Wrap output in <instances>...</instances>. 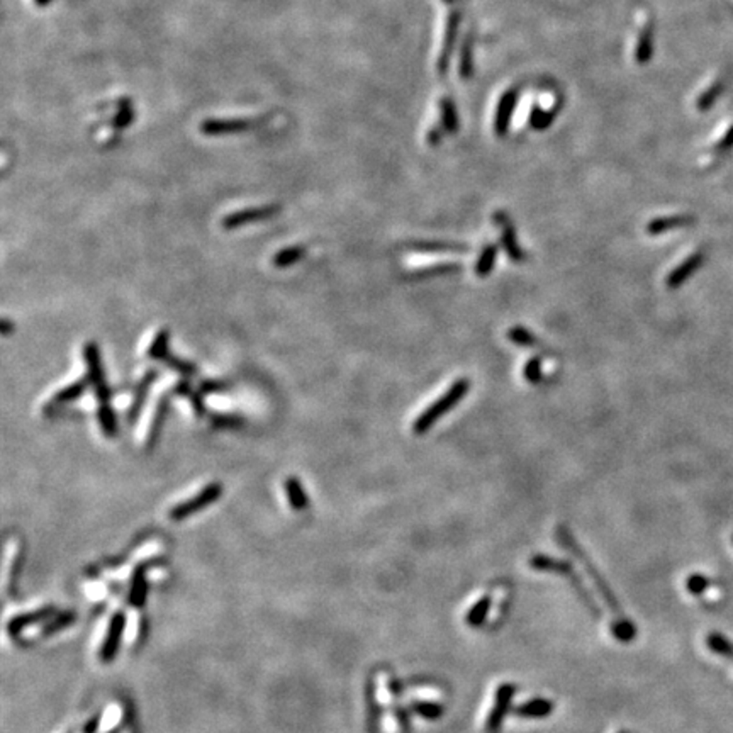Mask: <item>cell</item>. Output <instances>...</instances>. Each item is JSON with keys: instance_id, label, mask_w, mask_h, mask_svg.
I'll use <instances>...</instances> for the list:
<instances>
[{"instance_id": "cell-29", "label": "cell", "mask_w": 733, "mask_h": 733, "mask_svg": "<svg viewBox=\"0 0 733 733\" xmlns=\"http://www.w3.org/2000/svg\"><path fill=\"white\" fill-rule=\"evenodd\" d=\"M409 708L413 713L430 719V722H435V719H438L445 713L443 706H441V703H436V701H413Z\"/></svg>"}, {"instance_id": "cell-38", "label": "cell", "mask_w": 733, "mask_h": 733, "mask_svg": "<svg viewBox=\"0 0 733 733\" xmlns=\"http://www.w3.org/2000/svg\"><path fill=\"white\" fill-rule=\"evenodd\" d=\"M228 389H229V384H226L224 381H213V379H207V381L201 384L199 392H201L202 396H206V394H214V392H224V391H228Z\"/></svg>"}, {"instance_id": "cell-30", "label": "cell", "mask_w": 733, "mask_h": 733, "mask_svg": "<svg viewBox=\"0 0 733 733\" xmlns=\"http://www.w3.org/2000/svg\"><path fill=\"white\" fill-rule=\"evenodd\" d=\"M304 255H306V248H304V246H289V248H284L280 250L279 253H275V257H273V265H275L277 268H287L290 267V265L297 263L299 260H302Z\"/></svg>"}, {"instance_id": "cell-4", "label": "cell", "mask_w": 733, "mask_h": 733, "mask_svg": "<svg viewBox=\"0 0 733 733\" xmlns=\"http://www.w3.org/2000/svg\"><path fill=\"white\" fill-rule=\"evenodd\" d=\"M83 359H85L87 364V377L90 381L92 386H94L95 397L99 401V404H109L110 396H112V391L107 386L104 377V369H102V360H100V350L97 347V343L88 342L83 347Z\"/></svg>"}, {"instance_id": "cell-37", "label": "cell", "mask_w": 733, "mask_h": 733, "mask_svg": "<svg viewBox=\"0 0 733 733\" xmlns=\"http://www.w3.org/2000/svg\"><path fill=\"white\" fill-rule=\"evenodd\" d=\"M708 587H710V579L708 577L701 576V574H692V576H690L686 579L687 593H691L695 596L705 594V591L708 589Z\"/></svg>"}, {"instance_id": "cell-2", "label": "cell", "mask_w": 733, "mask_h": 733, "mask_svg": "<svg viewBox=\"0 0 733 733\" xmlns=\"http://www.w3.org/2000/svg\"><path fill=\"white\" fill-rule=\"evenodd\" d=\"M555 537H557V540L560 543V547H562L564 550H567L569 554L574 555L579 562L582 564V567H584V571L587 572V576L591 577L594 582L596 589L599 591V594H601V598L604 599V603L608 604L609 608L613 609L615 613H620V604H618L615 594H613V591L609 589L606 581L603 579L601 574L598 572V569L594 567V564L591 562V559L587 557V554L584 550H582V547L577 543L576 538H574V535L571 532H569L567 528L565 527H559L557 529H555Z\"/></svg>"}, {"instance_id": "cell-12", "label": "cell", "mask_w": 733, "mask_h": 733, "mask_svg": "<svg viewBox=\"0 0 733 733\" xmlns=\"http://www.w3.org/2000/svg\"><path fill=\"white\" fill-rule=\"evenodd\" d=\"M507 339L516 347L533 348V350L545 352V355L555 357V352L550 347H547L533 331L524 328V326H513V328L507 329Z\"/></svg>"}, {"instance_id": "cell-7", "label": "cell", "mask_w": 733, "mask_h": 733, "mask_svg": "<svg viewBox=\"0 0 733 733\" xmlns=\"http://www.w3.org/2000/svg\"><path fill=\"white\" fill-rule=\"evenodd\" d=\"M515 691L516 690L513 684H501L497 687L494 705L491 712L487 713V719H485V733H499V730H501L506 714L511 710V701H513Z\"/></svg>"}, {"instance_id": "cell-32", "label": "cell", "mask_w": 733, "mask_h": 733, "mask_svg": "<svg viewBox=\"0 0 733 733\" xmlns=\"http://www.w3.org/2000/svg\"><path fill=\"white\" fill-rule=\"evenodd\" d=\"M706 645L710 647V650L717 655L728 657V659H733V643L730 640H727L723 635L719 633H710L708 638H706Z\"/></svg>"}, {"instance_id": "cell-43", "label": "cell", "mask_w": 733, "mask_h": 733, "mask_svg": "<svg viewBox=\"0 0 733 733\" xmlns=\"http://www.w3.org/2000/svg\"><path fill=\"white\" fill-rule=\"evenodd\" d=\"M109 733H117V730H112V732H109Z\"/></svg>"}, {"instance_id": "cell-31", "label": "cell", "mask_w": 733, "mask_h": 733, "mask_svg": "<svg viewBox=\"0 0 733 733\" xmlns=\"http://www.w3.org/2000/svg\"><path fill=\"white\" fill-rule=\"evenodd\" d=\"M609 630H611V633L615 635V638L618 640V642L630 643L631 640L637 637V628H635V625L631 623L630 620H626V618H620V620L613 621L611 626H609Z\"/></svg>"}, {"instance_id": "cell-14", "label": "cell", "mask_w": 733, "mask_h": 733, "mask_svg": "<svg viewBox=\"0 0 733 733\" xmlns=\"http://www.w3.org/2000/svg\"><path fill=\"white\" fill-rule=\"evenodd\" d=\"M55 615V609L53 608H41V609H36V611H31V613H22V615H17L12 618L11 621H9L7 625V631L9 635H12V637H16V635H19L22 630L28 628V626H33L36 623H41V621L48 620V618Z\"/></svg>"}, {"instance_id": "cell-1", "label": "cell", "mask_w": 733, "mask_h": 733, "mask_svg": "<svg viewBox=\"0 0 733 733\" xmlns=\"http://www.w3.org/2000/svg\"><path fill=\"white\" fill-rule=\"evenodd\" d=\"M470 391V379L460 377L457 379L452 386H450L447 391L441 394L435 403H431L428 408L423 411L419 416L414 419L413 423V433L418 436H423L425 433L431 430L436 423L440 421L445 414H448L450 411H453L455 406L462 403L465 399L467 394Z\"/></svg>"}, {"instance_id": "cell-34", "label": "cell", "mask_w": 733, "mask_h": 733, "mask_svg": "<svg viewBox=\"0 0 733 733\" xmlns=\"http://www.w3.org/2000/svg\"><path fill=\"white\" fill-rule=\"evenodd\" d=\"M211 423H213L214 428H219V430H236V428L245 425V419L236 416V414H213Z\"/></svg>"}, {"instance_id": "cell-19", "label": "cell", "mask_w": 733, "mask_h": 733, "mask_svg": "<svg viewBox=\"0 0 733 733\" xmlns=\"http://www.w3.org/2000/svg\"><path fill=\"white\" fill-rule=\"evenodd\" d=\"M695 223L692 216H670V218H659L653 219L647 224V233L650 236H659L662 233H668L675 228H686Z\"/></svg>"}, {"instance_id": "cell-16", "label": "cell", "mask_w": 733, "mask_h": 733, "mask_svg": "<svg viewBox=\"0 0 733 733\" xmlns=\"http://www.w3.org/2000/svg\"><path fill=\"white\" fill-rule=\"evenodd\" d=\"M147 567H148V564L138 565L135 571V576H132L131 587H130V598H127V601H130L132 608H141L144 603H147V596H148Z\"/></svg>"}, {"instance_id": "cell-9", "label": "cell", "mask_w": 733, "mask_h": 733, "mask_svg": "<svg viewBox=\"0 0 733 733\" xmlns=\"http://www.w3.org/2000/svg\"><path fill=\"white\" fill-rule=\"evenodd\" d=\"M280 211L279 206H265V207H251V209H241L236 211V213H231L224 216L223 219V228L224 229H236L241 226H246V224L258 223V221L270 219L272 216H275Z\"/></svg>"}, {"instance_id": "cell-11", "label": "cell", "mask_w": 733, "mask_h": 733, "mask_svg": "<svg viewBox=\"0 0 733 733\" xmlns=\"http://www.w3.org/2000/svg\"><path fill=\"white\" fill-rule=\"evenodd\" d=\"M703 263H705L703 251H695V253H691L690 257L684 260L682 263H679L677 267H675L674 270L668 275V279H665V285H668V289L669 290L679 289L684 282H686L687 279H691V277L695 275V273L700 270L701 267H703Z\"/></svg>"}, {"instance_id": "cell-23", "label": "cell", "mask_w": 733, "mask_h": 733, "mask_svg": "<svg viewBox=\"0 0 733 733\" xmlns=\"http://www.w3.org/2000/svg\"><path fill=\"white\" fill-rule=\"evenodd\" d=\"M409 250L423 251V253H447V251H455V253H460V251L469 250V246L458 245V243L418 241V243H411Z\"/></svg>"}, {"instance_id": "cell-22", "label": "cell", "mask_w": 733, "mask_h": 733, "mask_svg": "<svg viewBox=\"0 0 733 733\" xmlns=\"http://www.w3.org/2000/svg\"><path fill=\"white\" fill-rule=\"evenodd\" d=\"M497 258V246L494 243H487L484 246L482 251H480L479 258H477V263L474 267V273L479 279H485V277L491 275L494 265H496Z\"/></svg>"}, {"instance_id": "cell-36", "label": "cell", "mask_w": 733, "mask_h": 733, "mask_svg": "<svg viewBox=\"0 0 733 733\" xmlns=\"http://www.w3.org/2000/svg\"><path fill=\"white\" fill-rule=\"evenodd\" d=\"M75 618H77V615H75L73 611H66V613H61V615L55 616V620L50 621L46 626H44V635H53V633H58V631H61L63 628H66V626H70L75 621Z\"/></svg>"}, {"instance_id": "cell-41", "label": "cell", "mask_w": 733, "mask_h": 733, "mask_svg": "<svg viewBox=\"0 0 733 733\" xmlns=\"http://www.w3.org/2000/svg\"><path fill=\"white\" fill-rule=\"evenodd\" d=\"M11 329H12V325L6 320V321H4V326H2V333L4 334H9V333H11Z\"/></svg>"}, {"instance_id": "cell-3", "label": "cell", "mask_w": 733, "mask_h": 733, "mask_svg": "<svg viewBox=\"0 0 733 733\" xmlns=\"http://www.w3.org/2000/svg\"><path fill=\"white\" fill-rule=\"evenodd\" d=\"M528 564H529V567H533L538 572H554V574H559V576H562V577H565V579L571 581L574 589H576V593L579 594V598L582 599V603L586 604L587 609H589V611L593 613L596 618H601L599 606L593 601L589 591H587L586 586L582 584L581 577L577 576L576 571H574L571 562H567V560L554 559V557H550V555L537 554L529 559Z\"/></svg>"}, {"instance_id": "cell-17", "label": "cell", "mask_w": 733, "mask_h": 733, "mask_svg": "<svg viewBox=\"0 0 733 733\" xmlns=\"http://www.w3.org/2000/svg\"><path fill=\"white\" fill-rule=\"evenodd\" d=\"M552 712H554V703L547 697H533L513 710L518 718H547Z\"/></svg>"}, {"instance_id": "cell-28", "label": "cell", "mask_w": 733, "mask_h": 733, "mask_svg": "<svg viewBox=\"0 0 733 733\" xmlns=\"http://www.w3.org/2000/svg\"><path fill=\"white\" fill-rule=\"evenodd\" d=\"M365 697H366V706H369V718H370V730L372 733H377V725H379V717H381V706H379L377 695H375V684L372 679H369L365 686Z\"/></svg>"}, {"instance_id": "cell-40", "label": "cell", "mask_w": 733, "mask_h": 733, "mask_svg": "<svg viewBox=\"0 0 733 733\" xmlns=\"http://www.w3.org/2000/svg\"><path fill=\"white\" fill-rule=\"evenodd\" d=\"M100 722H102V713H95L94 717H90L85 722V725L82 727L83 733H97L100 727Z\"/></svg>"}, {"instance_id": "cell-13", "label": "cell", "mask_w": 733, "mask_h": 733, "mask_svg": "<svg viewBox=\"0 0 733 733\" xmlns=\"http://www.w3.org/2000/svg\"><path fill=\"white\" fill-rule=\"evenodd\" d=\"M88 386H90V381H88V377H85V379H78V381L70 384V386L63 387L61 391H58L55 396H53V399L46 404V408H44V413H51L55 408H60V406L77 401L78 397H82L83 394H85Z\"/></svg>"}, {"instance_id": "cell-6", "label": "cell", "mask_w": 733, "mask_h": 733, "mask_svg": "<svg viewBox=\"0 0 733 733\" xmlns=\"http://www.w3.org/2000/svg\"><path fill=\"white\" fill-rule=\"evenodd\" d=\"M262 117H231V119H206L202 121L201 130L206 136L236 135V132L250 131L262 125Z\"/></svg>"}, {"instance_id": "cell-42", "label": "cell", "mask_w": 733, "mask_h": 733, "mask_svg": "<svg viewBox=\"0 0 733 733\" xmlns=\"http://www.w3.org/2000/svg\"><path fill=\"white\" fill-rule=\"evenodd\" d=\"M618 733H630V732H626V730H621V732H618Z\"/></svg>"}, {"instance_id": "cell-10", "label": "cell", "mask_w": 733, "mask_h": 733, "mask_svg": "<svg viewBox=\"0 0 733 733\" xmlns=\"http://www.w3.org/2000/svg\"><path fill=\"white\" fill-rule=\"evenodd\" d=\"M494 221H496L499 231H501V243H502V248H505V251H506L507 258H510L513 263H523L524 260H527V253H524V250L521 248L518 236H516V231H515L513 224H511L510 218H507L506 214L497 213Z\"/></svg>"}, {"instance_id": "cell-15", "label": "cell", "mask_w": 733, "mask_h": 733, "mask_svg": "<svg viewBox=\"0 0 733 733\" xmlns=\"http://www.w3.org/2000/svg\"><path fill=\"white\" fill-rule=\"evenodd\" d=\"M157 377H158L157 370H149V372L143 375V379L138 382V386H136L135 397H132L130 411H127V421L130 423H135L136 419H138L141 409H143L144 403H147V396H148L149 387H152V384L154 381H157Z\"/></svg>"}, {"instance_id": "cell-35", "label": "cell", "mask_w": 733, "mask_h": 733, "mask_svg": "<svg viewBox=\"0 0 733 733\" xmlns=\"http://www.w3.org/2000/svg\"><path fill=\"white\" fill-rule=\"evenodd\" d=\"M163 362H165V364L169 365L172 370H175V372L184 375V377H194V375L197 374L196 365L191 364V362H185L182 359H179V357L170 355V353L165 357V359H163Z\"/></svg>"}, {"instance_id": "cell-5", "label": "cell", "mask_w": 733, "mask_h": 733, "mask_svg": "<svg viewBox=\"0 0 733 733\" xmlns=\"http://www.w3.org/2000/svg\"><path fill=\"white\" fill-rule=\"evenodd\" d=\"M221 494H223V485H221L219 482H213V484L206 485V487L202 489L201 492H197L194 497L185 499V501L180 502V505L172 507L170 513H169L170 520L172 521H184V520L191 518L192 515H196V513H199V511L204 510V507L213 505L216 499L221 497Z\"/></svg>"}, {"instance_id": "cell-24", "label": "cell", "mask_w": 733, "mask_h": 733, "mask_svg": "<svg viewBox=\"0 0 733 733\" xmlns=\"http://www.w3.org/2000/svg\"><path fill=\"white\" fill-rule=\"evenodd\" d=\"M174 391L179 396H182V397H185V399L191 401L192 409H194V413H196V416H204V414H206L204 396H202L199 391H194V389L191 387V384H189L187 381L179 382L174 387Z\"/></svg>"}, {"instance_id": "cell-25", "label": "cell", "mask_w": 733, "mask_h": 733, "mask_svg": "<svg viewBox=\"0 0 733 733\" xmlns=\"http://www.w3.org/2000/svg\"><path fill=\"white\" fill-rule=\"evenodd\" d=\"M460 272V265L458 263H438V265H428V267L418 268L411 273L413 279H431V277H441L448 275V273H457Z\"/></svg>"}, {"instance_id": "cell-27", "label": "cell", "mask_w": 733, "mask_h": 733, "mask_svg": "<svg viewBox=\"0 0 733 733\" xmlns=\"http://www.w3.org/2000/svg\"><path fill=\"white\" fill-rule=\"evenodd\" d=\"M169 343H170V331L169 329H160L157 333V337L153 338L152 345L148 347L147 357L152 360H163L167 355H169Z\"/></svg>"}, {"instance_id": "cell-26", "label": "cell", "mask_w": 733, "mask_h": 733, "mask_svg": "<svg viewBox=\"0 0 733 733\" xmlns=\"http://www.w3.org/2000/svg\"><path fill=\"white\" fill-rule=\"evenodd\" d=\"M97 418H99V425L102 428L104 435L107 438H116L117 435V419L116 414H114L112 408L109 404H99V409H97Z\"/></svg>"}, {"instance_id": "cell-39", "label": "cell", "mask_w": 733, "mask_h": 733, "mask_svg": "<svg viewBox=\"0 0 733 733\" xmlns=\"http://www.w3.org/2000/svg\"><path fill=\"white\" fill-rule=\"evenodd\" d=\"M387 690H389V695L392 696V700H399L401 695H403V684L399 682V679L397 677H389L387 679Z\"/></svg>"}, {"instance_id": "cell-18", "label": "cell", "mask_w": 733, "mask_h": 733, "mask_svg": "<svg viewBox=\"0 0 733 733\" xmlns=\"http://www.w3.org/2000/svg\"><path fill=\"white\" fill-rule=\"evenodd\" d=\"M170 411V394H165L158 401L157 411L153 414V421L148 428V436H147V450H153L154 445H157L158 438H160L162 428L165 425L167 414Z\"/></svg>"}, {"instance_id": "cell-33", "label": "cell", "mask_w": 733, "mask_h": 733, "mask_svg": "<svg viewBox=\"0 0 733 733\" xmlns=\"http://www.w3.org/2000/svg\"><path fill=\"white\" fill-rule=\"evenodd\" d=\"M523 377L524 381L532 386H542L545 382V374H543L542 369V360L535 357V359H529L523 366Z\"/></svg>"}, {"instance_id": "cell-8", "label": "cell", "mask_w": 733, "mask_h": 733, "mask_svg": "<svg viewBox=\"0 0 733 733\" xmlns=\"http://www.w3.org/2000/svg\"><path fill=\"white\" fill-rule=\"evenodd\" d=\"M125 630H126V615L122 611L114 613L109 620L107 633H105L102 647H100V659H102V662H112L114 659H116L119 647H121L122 635H125Z\"/></svg>"}, {"instance_id": "cell-21", "label": "cell", "mask_w": 733, "mask_h": 733, "mask_svg": "<svg viewBox=\"0 0 733 733\" xmlns=\"http://www.w3.org/2000/svg\"><path fill=\"white\" fill-rule=\"evenodd\" d=\"M491 606H492V596H489V594L482 596L479 601H475L469 608V611H467V615H465V623L472 626V628H479V626H482L484 621L487 620L489 611H491Z\"/></svg>"}, {"instance_id": "cell-20", "label": "cell", "mask_w": 733, "mask_h": 733, "mask_svg": "<svg viewBox=\"0 0 733 733\" xmlns=\"http://www.w3.org/2000/svg\"><path fill=\"white\" fill-rule=\"evenodd\" d=\"M287 499H289V505L295 511H302L309 506L307 494L304 491V485L297 477H289V479L284 482Z\"/></svg>"}]
</instances>
